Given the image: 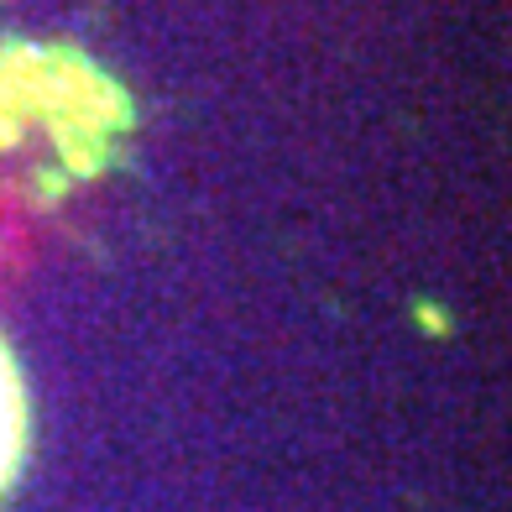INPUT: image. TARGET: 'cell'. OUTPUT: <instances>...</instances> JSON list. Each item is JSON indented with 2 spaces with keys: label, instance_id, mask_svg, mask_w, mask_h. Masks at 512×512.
Wrapping results in <instances>:
<instances>
[{
  "label": "cell",
  "instance_id": "cell-1",
  "mask_svg": "<svg viewBox=\"0 0 512 512\" xmlns=\"http://www.w3.org/2000/svg\"><path fill=\"white\" fill-rule=\"evenodd\" d=\"M21 450H27V398H21V377L11 351L0 345V492L16 476Z\"/></svg>",
  "mask_w": 512,
  "mask_h": 512
}]
</instances>
